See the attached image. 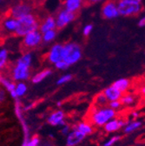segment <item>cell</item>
<instances>
[{
    "label": "cell",
    "mask_w": 145,
    "mask_h": 146,
    "mask_svg": "<svg viewBox=\"0 0 145 146\" xmlns=\"http://www.w3.org/2000/svg\"><path fill=\"white\" fill-rule=\"evenodd\" d=\"M116 117V111L110 107H100L96 109L92 112L90 120L92 123L97 126H103L109 120H111Z\"/></svg>",
    "instance_id": "cell-4"
},
{
    "label": "cell",
    "mask_w": 145,
    "mask_h": 146,
    "mask_svg": "<svg viewBox=\"0 0 145 146\" xmlns=\"http://www.w3.org/2000/svg\"><path fill=\"white\" fill-rule=\"evenodd\" d=\"M82 58V50L76 43H67L63 44V60L70 66L77 63Z\"/></svg>",
    "instance_id": "cell-3"
},
{
    "label": "cell",
    "mask_w": 145,
    "mask_h": 146,
    "mask_svg": "<svg viewBox=\"0 0 145 146\" xmlns=\"http://www.w3.org/2000/svg\"><path fill=\"white\" fill-rule=\"evenodd\" d=\"M22 44L25 49H34L43 43L42 33L39 31V30L32 31L22 36Z\"/></svg>",
    "instance_id": "cell-6"
},
{
    "label": "cell",
    "mask_w": 145,
    "mask_h": 146,
    "mask_svg": "<svg viewBox=\"0 0 145 146\" xmlns=\"http://www.w3.org/2000/svg\"><path fill=\"white\" fill-rule=\"evenodd\" d=\"M124 1H129V2H134V3H140V4H142V0H124Z\"/></svg>",
    "instance_id": "cell-38"
},
{
    "label": "cell",
    "mask_w": 145,
    "mask_h": 146,
    "mask_svg": "<svg viewBox=\"0 0 145 146\" xmlns=\"http://www.w3.org/2000/svg\"><path fill=\"white\" fill-rule=\"evenodd\" d=\"M118 140H120V137H119V136H115V137H111L107 143H104V146H112V145L115 144Z\"/></svg>",
    "instance_id": "cell-33"
},
{
    "label": "cell",
    "mask_w": 145,
    "mask_h": 146,
    "mask_svg": "<svg viewBox=\"0 0 145 146\" xmlns=\"http://www.w3.org/2000/svg\"><path fill=\"white\" fill-rule=\"evenodd\" d=\"M142 126V123L139 121H132L130 123H127V124L124 126V132L125 133H131L136 130H138L139 128Z\"/></svg>",
    "instance_id": "cell-25"
},
{
    "label": "cell",
    "mask_w": 145,
    "mask_h": 146,
    "mask_svg": "<svg viewBox=\"0 0 145 146\" xmlns=\"http://www.w3.org/2000/svg\"><path fill=\"white\" fill-rule=\"evenodd\" d=\"M6 99V92L3 88H0V104H2Z\"/></svg>",
    "instance_id": "cell-34"
},
{
    "label": "cell",
    "mask_w": 145,
    "mask_h": 146,
    "mask_svg": "<svg viewBox=\"0 0 145 146\" xmlns=\"http://www.w3.org/2000/svg\"><path fill=\"white\" fill-rule=\"evenodd\" d=\"M76 130H77L78 131H80L81 133H83L84 136H87V135H90L93 131V129L90 124L87 123H79L76 128Z\"/></svg>",
    "instance_id": "cell-23"
},
{
    "label": "cell",
    "mask_w": 145,
    "mask_h": 146,
    "mask_svg": "<svg viewBox=\"0 0 145 146\" xmlns=\"http://www.w3.org/2000/svg\"><path fill=\"white\" fill-rule=\"evenodd\" d=\"M48 122L53 126H64L65 125L64 113L62 111H58L50 114L48 117Z\"/></svg>",
    "instance_id": "cell-16"
},
{
    "label": "cell",
    "mask_w": 145,
    "mask_h": 146,
    "mask_svg": "<svg viewBox=\"0 0 145 146\" xmlns=\"http://www.w3.org/2000/svg\"><path fill=\"white\" fill-rule=\"evenodd\" d=\"M108 104H109V107L111 108V109H113V110H115V111H117V110H118L119 108H121L122 105L120 100L110 101V102L108 103Z\"/></svg>",
    "instance_id": "cell-29"
},
{
    "label": "cell",
    "mask_w": 145,
    "mask_h": 146,
    "mask_svg": "<svg viewBox=\"0 0 145 146\" xmlns=\"http://www.w3.org/2000/svg\"><path fill=\"white\" fill-rule=\"evenodd\" d=\"M47 60L50 64H55L58 61L63 59V44H53L48 54H47Z\"/></svg>",
    "instance_id": "cell-10"
},
{
    "label": "cell",
    "mask_w": 145,
    "mask_h": 146,
    "mask_svg": "<svg viewBox=\"0 0 145 146\" xmlns=\"http://www.w3.org/2000/svg\"><path fill=\"white\" fill-rule=\"evenodd\" d=\"M77 17V13L71 12L64 8H63L62 10H60L56 17V25H57V29H63L64 27H66L68 25H70V23L73 22Z\"/></svg>",
    "instance_id": "cell-7"
},
{
    "label": "cell",
    "mask_w": 145,
    "mask_h": 146,
    "mask_svg": "<svg viewBox=\"0 0 145 146\" xmlns=\"http://www.w3.org/2000/svg\"><path fill=\"white\" fill-rule=\"evenodd\" d=\"M138 25L140 27H144V25H145V17H142V18H140V20L138 22Z\"/></svg>",
    "instance_id": "cell-36"
},
{
    "label": "cell",
    "mask_w": 145,
    "mask_h": 146,
    "mask_svg": "<svg viewBox=\"0 0 145 146\" xmlns=\"http://www.w3.org/2000/svg\"><path fill=\"white\" fill-rule=\"evenodd\" d=\"M17 26V20L11 16L5 17L1 22V29L5 33H15Z\"/></svg>",
    "instance_id": "cell-11"
},
{
    "label": "cell",
    "mask_w": 145,
    "mask_h": 146,
    "mask_svg": "<svg viewBox=\"0 0 145 146\" xmlns=\"http://www.w3.org/2000/svg\"><path fill=\"white\" fill-rule=\"evenodd\" d=\"M32 10H33V7L30 3L21 2L19 4L14 5L11 9L10 16L16 18V19H19V18H20L27 14L32 13Z\"/></svg>",
    "instance_id": "cell-8"
},
{
    "label": "cell",
    "mask_w": 145,
    "mask_h": 146,
    "mask_svg": "<svg viewBox=\"0 0 145 146\" xmlns=\"http://www.w3.org/2000/svg\"><path fill=\"white\" fill-rule=\"evenodd\" d=\"M38 143H39V139H38V137H33L31 140H30L29 142H26V143L24 144V146H38Z\"/></svg>",
    "instance_id": "cell-32"
},
{
    "label": "cell",
    "mask_w": 145,
    "mask_h": 146,
    "mask_svg": "<svg viewBox=\"0 0 145 146\" xmlns=\"http://www.w3.org/2000/svg\"><path fill=\"white\" fill-rule=\"evenodd\" d=\"M1 78H2V76H1V75H0V79H1Z\"/></svg>",
    "instance_id": "cell-41"
},
{
    "label": "cell",
    "mask_w": 145,
    "mask_h": 146,
    "mask_svg": "<svg viewBox=\"0 0 145 146\" xmlns=\"http://www.w3.org/2000/svg\"><path fill=\"white\" fill-rule=\"evenodd\" d=\"M1 1H2V0H0V2H1Z\"/></svg>",
    "instance_id": "cell-42"
},
{
    "label": "cell",
    "mask_w": 145,
    "mask_h": 146,
    "mask_svg": "<svg viewBox=\"0 0 145 146\" xmlns=\"http://www.w3.org/2000/svg\"><path fill=\"white\" fill-rule=\"evenodd\" d=\"M109 101L107 100L106 97L104 96L103 93H100L97 96L96 98V104L100 106V107H103V106H105L106 104H108Z\"/></svg>",
    "instance_id": "cell-27"
},
{
    "label": "cell",
    "mask_w": 145,
    "mask_h": 146,
    "mask_svg": "<svg viewBox=\"0 0 145 146\" xmlns=\"http://www.w3.org/2000/svg\"><path fill=\"white\" fill-rule=\"evenodd\" d=\"M120 101L122 103V105H126V106H130L131 104H133L136 101V98L131 95V94H122V98H120Z\"/></svg>",
    "instance_id": "cell-26"
},
{
    "label": "cell",
    "mask_w": 145,
    "mask_h": 146,
    "mask_svg": "<svg viewBox=\"0 0 145 146\" xmlns=\"http://www.w3.org/2000/svg\"><path fill=\"white\" fill-rule=\"evenodd\" d=\"M104 96L106 97L107 100L110 102V101H114V100H120V98L122 96V93L121 92L120 90H118L117 88H115L113 85L110 86V87H107L103 92Z\"/></svg>",
    "instance_id": "cell-17"
},
{
    "label": "cell",
    "mask_w": 145,
    "mask_h": 146,
    "mask_svg": "<svg viewBox=\"0 0 145 146\" xmlns=\"http://www.w3.org/2000/svg\"><path fill=\"white\" fill-rule=\"evenodd\" d=\"M17 20V26L15 31V34L17 36H24V35H26L27 33L32 31L38 30L39 21L38 19V17L33 13L27 14Z\"/></svg>",
    "instance_id": "cell-2"
},
{
    "label": "cell",
    "mask_w": 145,
    "mask_h": 146,
    "mask_svg": "<svg viewBox=\"0 0 145 146\" xmlns=\"http://www.w3.org/2000/svg\"><path fill=\"white\" fill-rule=\"evenodd\" d=\"M86 1L89 4H96V3L102 2V1H103V0H86Z\"/></svg>",
    "instance_id": "cell-37"
},
{
    "label": "cell",
    "mask_w": 145,
    "mask_h": 146,
    "mask_svg": "<svg viewBox=\"0 0 145 146\" xmlns=\"http://www.w3.org/2000/svg\"><path fill=\"white\" fill-rule=\"evenodd\" d=\"M61 132H62V134L64 135V136L68 135L69 132H70V127H69L68 125H66V124L64 125V126H63V129L61 130Z\"/></svg>",
    "instance_id": "cell-35"
},
{
    "label": "cell",
    "mask_w": 145,
    "mask_h": 146,
    "mask_svg": "<svg viewBox=\"0 0 145 146\" xmlns=\"http://www.w3.org/2000/svg\"><path fill=\"white\" fill-rule=\"evenodd\" d=\"M71 79H72V75H70V74H65V75H63V76H61V77L58 78V80L57 81V84H58V85L65 84L66 83L70 82Z\"/></svg>",
    "instance_id": "cell-28"
},
{
    "label": "cell",
    "mask_w": 145,
    "mask_h": 146,
    "mask_svg": "<svg viewBox=\"0 0 145 146\" xmlns=\"http://www.w3.org/2000/svg\"><path fill=\"white\" fill-rule=\"evenodd\" d=\"M33 57L30 52H25L17 59L13 65L11 75L13 81H26L30 76V66Z\"/></svg>",
    "instance_id": "cell-1"
},
{
    "label": "cell",
    "mask_w": 145,
    "mask_h": 146,
    "mask_svg": "<svg viewBox=\"0 0 145 146\" xmlns=\"http://www.w3.org/2000/svg\"><path fill=\"white\" fill-rule=\"evenodd\" d=\"M127 123L122 119H117V118H112L111 120H109L103 126H104V130L107 132H115L121 129L122 127L125 126Z\"/></svg>",
    "instance_id": "cell-12"
},
{
    "label": "cell",
    "mask_w": 145,
    "mask_h": 146,
    "mask_svg": "<svg viewBox=\"0 0 145 146\" xmlns=\"http://www.w3.org/2000/svg\"><path fill=\"white\" fill-rule=\"evenodd\" d=\"M102 15L107 19H113V18L119 17L117 2L114 0H109L105 2L102 7Z\"/></svg>",
    "instance_id": "cell-9"
},
{
    "label": "cell",
    "mask_w": 145,
    "mask_h": 146,
    "mask_svg": "<svg viewBox=\"0 0 145 146\" xmlns=\"http://www.w3.org/2000/svg\"><path fill=\"white\" fill-rule=\"evenodd\" d=\"M38 1H45V0H38Z\"/></svg>",
    "instance_id": "cell-40"
},
{
    "label": "cell",
    "mask_w": 145,
    "mask_h": 146,
    "mask_svg": "<svg viewBox=\"0 0 145 146\" xmlns=\"http://www.w3.org/2000/svg\"><path fill=\"white\" fill-rule=\"evenodd\" d=\"M0 84H2V85L7 90V91H9V93L11 94V96L13 98H17V95H16V91H15V86H16V84L11 81V80H9V79H6L5 78H1L0 79Z\"/></svg>",
    "instance_id": "cell-19"
},
{
    "label": "cell",
    "mask_w": 145,
    "mask_h": 146,
    "mask_svg": "<svg viewBox=\"0 0 145 146\" xmlns=\"http://www.w3.org/2000/svg\"><path fill=\"white\" fill-rule=\"evenodd\" d=\"M117 5L119 16H122V17H131V16L138 15L142 10V5L140 3L118 0V2H117Z\"/></svg>",
    "instance_id": "cell-5"
},
{
    "label": "cell",
    "mask_w": 145,
    "mask_h": 146,
    "mask_svg": "<svg viewBox=\"0 0 145 146\" xmlns=\"http://www.w3.org/2000/svg\"><path fill=\"white\" fill-rule=\"evenodd\" d=\"M56 29H57L56 20H55V17L52 16L46 17L41 23H39L38 30L41 33L47 31H50V30H56Z\"/></svg>",
    "instance_id": "cell-14"
},
{
    "label": "cell",
    "mask_w": 145,
    "mask_h": 146,
    "mask_svg": "<svg viewBox=\"0 0 145 146\" xmlns=\"http://www.w3.org/2000/svg\"><path fill=\"white\" fill-rule=\"evenodd\" d=\"M57 36V31L56 30H50L42 33V40L44 43H50Z\"/></svg>",
    "instance_id": "cell-24"
},
{
    "label": "cell",
    "mask_w": 145,
    "mask_h": 146,
    "mask_svg": "<svg viewBox=\"0 0 145 146\" xmlns=\"http://www.w3.org/2000/svg\"><path fill=\"white\" fill-rule=\"evenodd\" d=\"M15 91L17 98H20L25 95V93L27 92V85L24 83V81H19L16 84Z\"/></svg>",
    "instance_id": "cell-21"
},
{
    "label": "cell",
    "mask_w": 145,
    "mask_h": 146,
    "mask_svg": "<svg viewBox=\"0 0 145 146\" xmlns=\"http://www.w3.org/2000/svg\"><path fill=\"white\" fill-rule=\"evenodd\" d=\"M115 88H117L118 90H120L121 92L126 93L129 90L130 87V81L127 78H120L117 81H115L112 84Z\"/></svg>",
    "instance_id": "cell-18"
},
{
    "label": "cell",
    "mask_w": 145,
    "mask_h": 146,
    "mask_svg": "<svg viewBox=\"0 0 145 146\" xmlns=\"http://www.w3.org/2000/svg\"><path fill=\"white\" fill-rule=\"evenodd\" d=\"M85 137L86 136H84L83 133H81L77 130L74 129L71 132H69V134H68L67 140H66V145L67 146H76L79 143H81V141L83 140V138Z\"/></svg>",
    "instance_id": "cell-13"
},
{
    "label": "cell",
    "mask_w": 145,
    "mask_h": 146,
    "mask_svg": "<svg viewBox=\"0 0 145 146\" xmlns=\"http://www.w3.org/2000/svg\"><path fill=\"white\" fill-rule=\"evenodd\" d=\"M54 65H55V67H56L58 70H64L68 69L69 66H70V65H69L65 61H64L63 59L60 60V61H58V63H56Z\"/></svg>",
    "instance_id": "cell-30"
},
{
    "label": "cell",
    "mask_w": 145,
    "mask_h": 146,
    "mask_svg": "<svg viewBox=\"0 0 145 146\" xmlns=\"http://www.w3.org/2000/svg\"><path fill=\"white\" fill-rule=\"evenodd\" d=\"M85 0H64V8L71 11L77 13L83 7Z\"/></svg>",
    "instance_id": "cell-15"
},
{
    "label": "cell",
    "mask_w": 145,
    "mask_h": 146,
    "mask_svg": "<svg viewBox=\"0 0 145 146\" xmlns=\"http://www.w3.org/2000/svg\"><path fill=\"white\" fill-rule=\"evenodd\" d=\"M9 58V52L5 48H0V70L5 69L7 65Z\"/></svg>",
    "instance_id": "cell-22"
},
{
    "label": "cell",
    "mask_w": 145,
    "mask_h": 146,
    "mask_svg": "<svg viewBox=\"0 0 145 146\" xmlns=\"http://www.w3.org/2000/svg\"><path fill=\"white\" fill-rule=\"evenodd\" d=\"M51 73H52V71L50 69L43 70L38 73H36V74L31 78V82L33 84H38V83L42 82L43 80H44L46 78H48Z\"/></svg>",
    "instance_id": "cell-20"
},
{
    "label": "cell",
    "mask_w": 145,
    "mask_h": 146,
    "mask_svg": "<svg viewBox=\"0 0 145 146\" xmlns=\"http://www.w3.org/2000/svg\"><path fill=\"white\" fill-rule=\"evenodd\" d=\"M132 117H133L134 118L138 117V113H137V112H136V111H135V112H133V113H132Z\"/></svg>",
    "instance_id": "cell-39"
},
{
    "label": "cell",
    "mask_w": 145,
    "mask_h": 146,
    "mask_svg": "<svg viewBox=\"0 0 145 146\" xmlns=\"http://www.w3.org/2000/svg\"><path fill=\"white\" fill-rule=\"evenodd\" d=\"M92 31H93V25H90V24L86 25L83 29V36H88L89 35H90V33L92 32Z\"/></svg>",
    "instance_id": "cell-31"
}]
</instances>
